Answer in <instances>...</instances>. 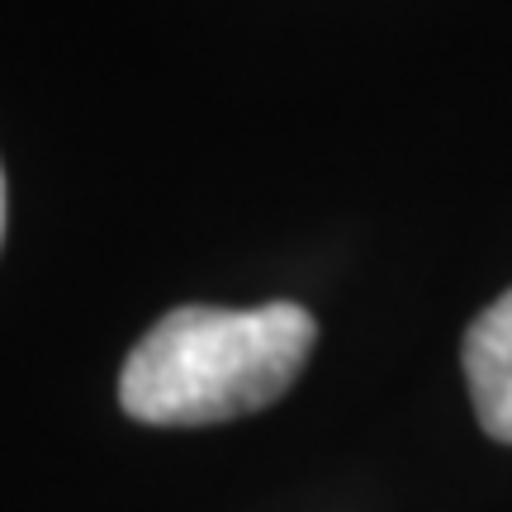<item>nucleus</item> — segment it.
I'll list each match as a JSON object with an SVG mask.
<instances>
[{
    "label": "nucleus",
    "mask_w": 512,
    "mask_h": 512,
    "mask_svg": "<svg viewBox=\"0 0 512 512\" xmlns=\"http://www.w3.org/2000/svg\"><path fill=\"white\" fill-rule=\"evenodd\" d=\"M460 361H465L479 427L494 441L512 446V290L470 323Z\"/></svg>",
    "instance_id": "nucleus-2"
},
{
    "label": "nucleus",
    "mask_w": 512,
    "mask_h": 512,
    "mask_svg": "<svg viewBox=\"0 0 512 512\" xmlns=\"http://www.w3.org/2000/svg\"><path fill=\"white\" fill-rule=\"evenodd\" d=\"M318 323L275 299L261 309L181 304L128 351L119 403L152 427H209L271 408L309 366Z\"/></svg>",
    "instance_id": "nucleus-1"
},
{
    "label": "nucleus",
    "mask_w": 512,
    "mask_h": 512,
    "mask_svg": "<svg viewBox=\"0 0 512 512\" xmlns=\"http://www.w3.org/2000/svg\"><path fill=\"white\" fill-rule=\"evenodd\" d=\"M0 238H5V176H0Z\"/></svg>",
    "instance_id": "nucleus-3"
}]
</instances>
